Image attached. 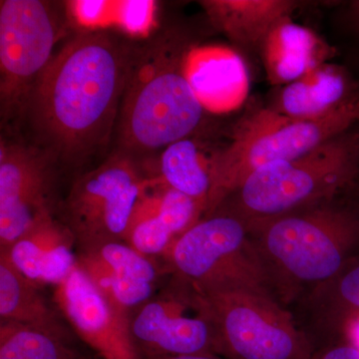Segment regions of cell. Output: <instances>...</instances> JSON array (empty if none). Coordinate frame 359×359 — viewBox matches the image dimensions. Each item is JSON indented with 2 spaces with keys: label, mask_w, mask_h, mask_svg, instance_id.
I'll list each match as a JSON object with an SVG mask.
<instances>
[{
  "label": "cell",
  "mask_w": 359,
  "mask_h": 359,
  "mask_svg": "<svg viewBox=\"0 0 359 359\" xmlns=\"http://www.w3.org/2000/svg\"><path fill=\"white\" fill-rule=\"evenodd\" d=\"M217 153L209 154L192 136L182 139L162 151L154 176L169 188L196 201L205 214L212 192Z\"/></svg>",
  "instance_id": "cell-21"
},
{
  "label": "cell",
  "mask_w": 359,
  "mask_h": 359,
  "mask_svg": "<svg viewBox=\"0 0 359 359\" xmlns=\"http://www.w3.org/2000/svg\"><path fill=\"white\" fill-rule=\"evenodd\" d=\"M359 121V98L316 120H294L269 108L245 118L228 147L218 151L204 215L214 212L252 172L295 159L344 133Z\"/></svg>",
  "instance_id": "cell-5"
},
{
  "label": "cell",
  "mask_w": 359,
  "mask_h": 359,
  "mask_svg": "<svg viewBox=\"0 0 359 359\" xmlns=\"http://www.w3.org/2000/svg\"><path fill=\"white\" fill-rule=\"evenodd\" d=\"M57 165L41 149L1 136L0 252H6L40 219L54 212Z\"/></svg>",
  "instance_id": "cell-11"
},
{
  "label": "cell",
  "mask_w": 359,
  "mask_h": 359,
  "mask_svg": "<svg viewBox=\"0 0 359 359\" xmlns=\"http://www.w3.org/2000/svg\"><path fill=\"white\" fill-rule=\"evenodd\" d=\"M359 171L355 125L295 159L259 168L217 208L257 223L334 200L353 188Z\"/></svg>",
  "instance_id": "cell-4"
},
{
  "label": "cell",
  "mask_w": 359,
  "mask_h": 359,
  "mask_svg": "<svg viewBox=\"0 0 359 359\" xmlns=\"http://www.w3.org/2000/svg\"><path fill=\"white\" fill-rule=\"evenodd\" d=\"M259 52L269 81L280 86L299 79L334 55L332 47L290 18L273 27Z\"/></svg>",
  "instance_id": "cell-18"
},
{
  "label": "cell",
  "mask_w": 359,
  "mask_h": 359,
  "mask_svg": "<svg viewBox=\"0 0 359 359\" xmlns=\"http://www.w3.org/2000/svg\"><path fill=\"white\" fill-rule=\"evenodd\" d=\"M40 292V285L20 273L6 255L0 254V318L53 334L72 337Z\"/></svg>",
  "instance_id": "cell-22"
},
{
  "label": "cell",
  "mask_w": 359,
  "mask_h": 359,
  "mask_svg": "<svg viewBox=\"0 0 359 359\" xmlns=\"http://www.w3.org/2000/svg\"><path fill=\"white\" fill-rule=\"evenodd\" d=\"M344 21L359 53V0L347 2L344 11Z\"/></svg>",
  "instance_id": "cell-25"
},
{
  "label": "cell",
  "mask_w": 359,
  "mask_h": 359,
  "mask_svg": "<svg viewBox=\"0 0 359 359\" xmlns=\"http://www.w3.org/2000/svg\"><path fill=\"white\" fill-rule=\"evenodd\" d=\"M194 48L192 37L181 28H169L141 46L135 45L116 127V152L137 160L199 128L207 110L186 72Z\"/></svg>",
  "instance_id": "cell-2"
},
{
  "label": "cell",
  "mask_w": 359,
  "mask_h": 359,
  "mask_svg": "<svg viewBox=\"0 0 359 359\" xmlns=\"http://www.w3.org/2000/svg\"><path fill=\"white\" fill-rule=\"evenodd\" d=\"M130 332L143 359L217 354L209 321L190 287L172 276L169 283L130 314Z\"/></svg>",
  "instance_id": "cell-10"
},
{
  "label": "cell",
  "mask_w": 359,
  "mask_h": 359,
  "mask_svg": "<svg viewBox=\"0 0 359 359\" xmlns=\"http://www.w3.org/2000/svg\"><path fill=\"white\" fill-rule=\"evenodd\" d=\"M188 285L211 325L218 355L226 359L313 358V346L292 311L271 295L243 287L199 290Z\"/></svg>",
  "instance_id": "cell-6"
},
{
  "label": "cell",
  "mask_w": 359,
  "mask_h": 359,
  "mask_svg": "<svg viewBox=\"0 0 359 359\" xmlns=\"http://www.w3.org/2000/svg\"><path fill=\"white\" fill-rule=\"evenodd\" d=\"M155 1H104L101 28L116 27L132 37H146L156 28Z\"/></svg>",
  "instance_id": "cell-24"
},
{
  "label": "cell",
  "mask_w": 359,
  "mask_h": 359,
  "mask_svg": "<svg viewBox=\"0 0 359 359\" xmlns=\"http://www.w3.org/2000/svg\"><path fill=\"white\" fill-rule=\"evenodd\" d=\"M60 36L58 15L40 0L0 2V114L2 124L22 119L37 79Z\"/></svg>",
  "instance_id": "cell-9"
},
{
  "label": "cell",
  "mask_w": 359,
  "mask_h": 359,
  "mask_svg": "<svg viewBox=\"0 0 359 359\" xmlns=\"http://www.w3.org/2000/svg\"><path fill=\"white\" fill-rule=\"evenodd\" d=\"M149 359H226L218 354H188V355L162 356Z\"/></svg>",
  "instance_id": "cell-26"
},
{
  "label": "cell",
  "mask_w": 359,
  "mask_h": 359,
  "mask_svg": "<svg viewBox=\"0 0 359 359\" xmlns=\"http://www.w3.org/2000/svg\"><path fill=\"white\" fill-rule=\"evenodd\" d=\"M0 359H93L77 348L72 337L11 321H0Z\"/></svg>",
  "instance_id": "cell-23"
},
{
  "label": "cell",
  "mask_w": 359,
  "mask_h": 359,
  "mask_svg": "<svg viewBox=\"0 0 359 359\" xmlns=\"http://www.w3.org/2000/svg\"><path fill=\"white\" fill-rule=\"evenodd\" d=\"M151 177L137 160L115 152L75 180L60 207V221L74 237L78 252L125 240L130 219Z\"/></svg>",
  "instance_id": "cell-8"
},
{
  "label": "cell",
  "mask_w": 359,
  "mask_h": 359,
  "mask_svg": "<svg viewBox=\"0 0 359 359\" xmlns=\"http://www.w3.org/2000/svg\"><path fill=\"white\" fill-rule=\"evenodd\" d=\"M294 306L292 316L314 351L351 339L359 323V252L330 280L302 295Z\"/></svg>",
  "instance_id": "cell-13"
},
{
  "label": "cell",
  "mask_w": 359,
  "mask_h": 359,
  "mask_svg": "<svg viewBox=\"0 0 359 359\" xmlns=\"http://www.w3.org/2000/svg\"><path fill=\"white\" fill-rule=\"evenodd\" d=\"M153 259L124 241L77 254L78 266L129 318L156 294L161 269Z\"/></svg>",
  "instance_id": "cell-14"
},
{
  "label": "cell",
  "mask_w": 359,
  "mask_h": 359,
  "mask_svg": "<svg viewBox=\"0 0 359 359\" xmlns=\"http://www.w3.org/2000/svg\"><path fill=\"white\" fill-rule=\"evenodd\" d=\"M186 72L207 111L228 109L244 91V65L236 54L226 49L195 47L187 61Z\"/></svg>",
  "instance_id": "cell-20"
},
{
  "label": "cell",
  "mask_w": 359,
  "mask_h": 359,
  "mask_svg": "<svg viewBox=\"0 0 359 359\" xmlns=\"http://www.w3.org/2000/svg\"><path fill=\"white\" fill-rule=\"evenodd\" d=\"M54 304L97 358L143 359L132 339L129 316L114 306L78 264L55 287Z\"/></svg>",
  "instance_id": "cell-12"
},
{
  "label": "cell",
  "mask_w": 359,
  "mask_h": 359,
  "mask_svg": "<svg viewBox=\"0 0 359 359\" xmlns=\"http://www.w3.org/2000/svg\"><path fill=\"white\" fill-rule=\"evenodd\" d=\"M215 27L249 50H261L269 32L299 8L292 0H205L200 2Z\"/></svg>",
  "instance_id": "cell-19"
},
{
  "label": "cell",
  "mask_w": 359,
  "mask_h": 359,
  "mask_svg": "<svg viewBox=\"0 0 359 359\" xmlns=\"http://www.w3.org/2000/svg\"><path fill=\"white\" fill-rule=\"evenodd\" d=\"M203 215L196 201L151 176L135 207L124 242L144 256L163 257L172 243Z\"/></svg>",
  "instance_id": "cell-15"
},
{
  "label": "cell",
  "mask_w": 359,
  "mask_h": 359,
  "mask_svg": "<svg viewBox=\"0 0 359 359\" xmlns=\"http://www.w3.org/2000/svg\"><path fill=\"white\" fill-rule=\"evenodd\" d=\"M134 49L106 30L79 32L37 79L21 120L58 167L80 166L115 134Z\"/></svg>",
  "instance_id": "cell-1"
},
{
  "label": "cell",
  "mask_w": 359,
  "mask_h": 359,
  "mask_svg": "<svg viewBox=\"0 0 359 359\" xmlns=\"http://www.w3.org/2000/svg\"><path fill=\"white\" fill-rule=\"evenodd\" d=\"M337 198L247 224L271 294L285 308L359 252V205L349 192L344 200Z\"/></svg>",
  "instance_id": "cell-3"
},
{
  "label": "cell",
  "mask_w": 359,
  "mask_h": 359,
  "mask_svg": "<svg viewBox=\"0 0 359 359\" xmlns=\"http://www.w3.org/2000/svg\"><path fill=\"white\" fill-rule=\"evenodd\" d=\"M163 259L173 278L196 289L243 287L273 297L247 224L221 210L181 233Z\"/></svg>",
  "instance_id": "cell-7"
},
{
  "label": "cell",
  "mask_w": 359,
  "mask_h": 359,
  "mask_svg": "<svg viewBox=\"0 0 359 359\" xmlns=\"http://www.w3.org/2000/svg\"><path fill=\"white\" fill-rule=\"evenodd\" d=\"M74 237L55 214L36 222L18 238L6 255L25 278L39 285L57 287L77 266Z\"/></svg>",
  "instance_id": "cell-16"
},
{
  "label": "cell",
  "mask_w": 359,
  "mask_h": 359,
  "mask_svg": "<svg viewBox=\"0 0 359 359\" xmlns=\"http://www.w3.org/2000/svg\"><path fill=\"white\" fill-rule=\"evenodd\" d=\"M356 129H358V132L359 134V121L355 124ZM351 195L354 198V200L358 203L359 205V171L358 175V178H356L355 184H354L353 188L351 189Z\"/></svg>",
  "instance_id": "cell-27"
},
{
  "label": "cell",
  "mask_w": 359,
  "mask_h": 359,
  "mask_svg": "<svg viewBox=\"0 0 359 359\" xmlns=\"http://www.w3.org/2000/svg\"><path fill=\"white\" fill-rule=\"evenodd\" d=\"M359 98V82L339 66L325 65L278 92L269 109L294 120H316Z\"/></svg>",
  "instance_id": "cell-17"
}]
</instances>
